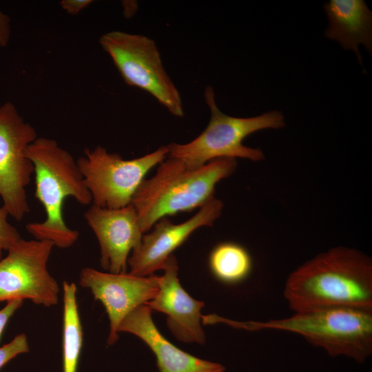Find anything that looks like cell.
<instances>
[{
  "mask_svg": "<svg viewBox=\"0 0 372 372\" xmlns=\"http://www.w3.org/2000/svg\"><path fill=\"white\" fill-rule=\"evenodd\" d=\"M285 297L296 312L323 307L372 309V262L362 252L334 247L288 277Z\"/></svg>",
  "mask_w": 372,
  "mask_h": 372,
  "instance_id": "obj_1",
  "label": "cell"
},
{
  "mask_svg": "<svg viewBox=\"0 0 372 372\" xmlns=\"http://www.w3.org/2000/svg\"><path fill=\"white\" fill-rule=\"evenodd\" d=\"M236 166V158H222L191 168L168 156L152 178L143 180L132 198L143 233L162 218L200 208L214 197L216 184L232 174Z\"/></svg>",
  "mask_w": 372,
  "mask_h": 372,
  "instance_id": "obj_2",
  "label": "cell"
},
{
  "mask_svg": "<svg viewBox=\"0 0 372 372\" xmlns=\"http://www.w3.org/2000/svg\"><path fill=\"white\" fill-rule=\"evenodd\" d=\"M26 155L34 167V195L46 216L41 222L28 223L26 230L35 239L50 241L54 247H70L77 240L79 232L65 222V200L72 197L83 205L92 202L77 162L55 140L44 137L32 142Z\"/></svg>",
  "mask_w": 372,
  "mask_h": 372,
  "instance_id": "obj_3",
  "label": "cell"
},
{
  "mask_svg": "<svg viewBox=\"0 0 372 372\" xmlns=\"http://www.w3.org/2000/svg\"><path fill=\"white\" fill-rule=\"evenodd\" d=\"M228 324L248 330L262 329L290 331L304 337L329 355H344L359 363L372 353V309L323 307L298 311L284 319Z\"/></svg>",
  "mask_w": 372,
  "mask_h": 372,
  "instance_id": "obj_4",
  "label": "cell"
},
{
  "mask_svg": "<svg viewBox=\"0 0 372 372\" xmlns=\"http://www.w3.org/2000/svg\"><path fill=\"white\" fill-rule=\"evenodd\" d=\"M205 99L211 116L203 132L187 143H172L167 145V156L181 161L188 167H199L222 158L261 161L265 158L262 150L245 146L242 144L243 140L256 132L268 128L278 129L285 125L282 114L276 110L249 118L224 114L216 105L211 86L205 88Z\"/></svg>",
  "mask_w": 372,
  "mask_h": 372,
  "instance_id": "obj_5",
  "label": "cell"
},
{
  "mask_svg": "<svg viewBox=\"0 0 372 372\" xmlns=\"http://www.w3.org/2000/svg\"><path fill=\"white\" fill-rule=\"evenodd\" d=\"M99 43L127 85L149 93L172 114L183 116L179 91L167 73L152 39L114 30L103 34Z\"/></svg>",
  "mask_w": 372,
  "mask_h": 372,
  "instance_id": "obj_6",
  "label": "cell"
},
{
  "mask_svg": "<svg viewBox=\"0 0 372 372\" xmlns=\"http://www.w3.org/2000/svg\"><path fill=\"white\" fill-rule=\"evenodd\" d=\"M167 154L168 148L165 145L143 156L125 160L97 146L85 149L76 162L91 194L92 203L103 208L118 209L131 204L146 174Z\"/></svg>",
  "mask_w": 372,
  "mask_h": 372,
  "instance_id": "obj_7",
  "label": "cell"
},
{
  "mask_svg": "<svg viewBox=\"0 0 372 372\" xmlns=\"http://www.w3.org/2000/svg\"><path fill=\"white\" fill-rule=\"evenodd\" d=\"M54 244L19 239L0 260V302L30 300L45 307L59 302V286L48 269Z\"/></svg>",
  "mask_w": 372,
  "mask_h": 372,
  "instance_id": "obj_8",
  "label": "cell"
},
{
  "mask_svg": "<svg viewBox=\"0 0 372 372\" xmlns=\"http://www.w3.org/2000/svg\"><path fill=\"white\" fill-rule=\"evenodd\" d=\"M38 138L11 102L0 107V197L3 206L16 220L29 213L26 187L34 174L26 155L28 147Z\"/></svg>",
  "mask_w": 372,
  "mask_h": 372,
  "instance_id": "obj_9",
  "label": "cell"
},
{
  "mask_svg": "<svg viewBox=\"0 0 372 372\" xmlns=\"http://www.w3.org/2000/svg\"><path fill=\"white\" fill-rule=\"evenodd\" d=\"M159 280L160 276L154 274L139 276L101 271L91 267L81 269L79 285L90 289L94 299L103 304L109 318V345L117 341L123 320L154 298L158 290Z\"/></svg>",
  "mask_w": 372,
  "mask_h": 372,
  "instance_id": "obj_10",
  "label": "cell"
},
{
  "mask_svg": "<svg viewBox=\"0 0 372 372\" xmlns=\"http://www.w3.org/2000/svg\"><path fill=\"white\" fill-rule=\"evenodd\" d=\"M223 208L222 201L214 197L183 223L174 224L167 217L158 220L149 233L143 235L140 244L129 256V273L146 276L162 269L172 252L194 231L201 227L213 225Z\"/></svg>",
  "mask_w": 372,
  "mask_h": 372,
  "instance_id": "obj_11",
  "label": "cell"
},
{
  "mask_svg": "<svg viewBox=\"0 0 372 372\" xmlns=\"http://www.w3.org/2000/svg\"><path fill=\"white\" fill-rule=\"evenodd\" d=\"M84 217L98 240L101 267L112 273H126L130 254L143 235L133 205L107 209L92 204Z\"/></svg>",
  "mask_w": 372,
  "mask_h": 372,
  "instance_id": "obj_12",
  "label": "cell"
},
{
  "mask_svg": "<svg viewBox=\"0 0 372 372\" xmlns=\"http://www.w3.org/2000/svg\"><path fill=\"white\" fill-rule=\"evenodd\" d=\"M178 269L177 260L172 254L165 262L162 269L164 274L160 276L156 296L145 305L167 316V326L178 340L203 344L200 311L204 302L192 298L183 288L178 278Z\"/></svg>",
  "mask_w": 372,
  "mask_h": 372,
  "instance_id": "obj_13",
  "label": "cell"
},
{
  "mask_svg": "<svg viewBox=\"0 0 372 372\" xmlns=\"http://www.w3.org/2000/svg\"><path fill=\"white\" fill-rule=\"evenodd\" d=\"M152 310L143 304L130 312L121 322L119 332H127L141 338L156 358L159 372H224L220 364L196 358L168 341L156 328Z\"/></svg>",
  "mask_w": 372,
  "mask_h": 372,
  "instance_id": "obj_14",
  "label": "cell"
},
{
  "mask_svg": "<svg viewBox=\"0 0 372 372\" xmlns=\"http://www.w3.org/2000/svg\"><path fill=\"white\" fill-rule=\"evenodd\" d=\"M324 8L329 19L325 37L354 51L362 64L359 45L372 51L371 11L362 0H331Z\"/></svg>",
  "mask_w": 372,
  "mask_h": 372,
  "instance_id": "obj_15",
  "label": "cell"
},
{
  "mask_svg": "<svg viewBox=\"0 0 372 372\" xmlns=\"http://www.w3.org/2000/svg\"><path fill=\"white\" fill-rule=\"evenodd\" d=\"M63 311V372H76L83 346V329L76 300L77 287L64 280Z\"/></svg>",
  "mask_w": 372,
  "mask_h": 372,
  "instance_id": "obj_16",
  "label": "cell"
},
{
  "mask_svg": "<svg viewBox=\"0 0 372 372\" xmlns=\"http://www.w3.org/2000/svg\"><path fill=\"white\" fill-rule=\"evenodd\" d=\"M209 266L218 280L234 285L248 277L252 269V260L245 247L225 242L213 249L209 258Z\"/></svg>",
  "mask_w": 372,
  "mask_h": 372,
  "instance_id": "obj_17",
  "label": "cell"
},
{
  "mask_svg": "<svg viewBox=\"0 0 372 372\" xmlns=\"http://www.w3.org/2000/svg\"><path fill=\"white\" fill-rule=\"evenodd\" d=\"M8 211L3 207H0V260L2 253L21 239L17 229L8 221Z\"/></svg>",
  "mask_w": 372,
  "mask_h": 372,
  "instance_id": "obj_18",
  "label": "cell"
},
{
  "mask_svg": "<svg viewBox=\"0 0 372 372\" xmlns=\"http://www.w3.org/2000/svg\"><path fill=\"white\" fill-rule=\"evenodd\" d=\"M28 351L26 335L24 333L17 335L9 343L0 347V369L17 355Z\"/></svg>",
  "mask_w": 372,
  "mask_h": 372,
  "instance_id": "obj_19",
  "label": "cell"
},
{
  "mask_svg": "<svg viewBox=\"0 0 372 372\" xmlns=\"http://www.w3.org/2000/svg\"><path fill=\"white\" fill-rule=\"evenodd\" d=\"M22 300H14L7 302L0 310V338L10 318L23 304Z\"/></svg>",
  "mask_w": 372,
  "mask_h": 372,
  "instance_id": "obj_20",
  "label": "cell"
},
{
  "mask_svg": "<svg viewBox=\"0 0 372 372\" xmlns=\"http://www.w3.org/2000/svg\"><path fill=\"white\" fill-rule=\"evenodd\" d=\"M92 3V0H63L60 4L68 14L76 15Z\"/></svg>",
  "mask_w": 372,
  "mask_h": 372,
  "instance_id": "obj_21",
  "label": "cell"
},
{
  "mask_svg": "<svg viewBox=\"0 0 372 372\" xmlns=\"http://www.w3.org/2000/svg\"><path fill=\"white\" fill-rule=\"evenodd\" d=\"M10 19L9 17L0 10V46L5 47L10 38Z\"/></svg>",
  "mask_w": 372,
  "mask_h": 372,
  "instance_id": "obj_22",
  "label": "cell"
}]
</instances>
